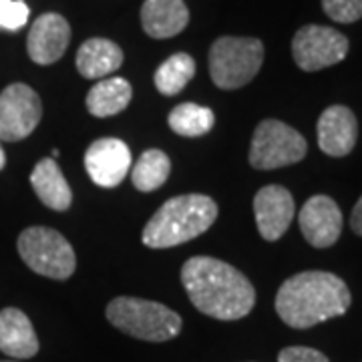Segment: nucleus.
<instances>
[{
	"label": "nucleus",
	"instance_id": "nucleus-1",
	"mask_svg": "<svg viewBox=\"0 0 362 362\" xmlns=\"http://www.w3.org/2000/svg\"><path fill=\"white\" fill-rule=\"evenodd\" d=\"M181 282L195 308L216 320H240L256 304V290L228 262L195 256L181 268Z\"/></svg>",
	"mask_w": 362,
	"mask_h": 362
},
{
	"label": "nucleus",
	"instance_id": "nucleus-2",
	"mask_svg": "<svg viewBox=\"0 0 362 362\" xmlns=\"http://www.w3.org/2000/svg\"><path fill=\"white\" fill-rule=\"evenodd\" d=\"M352 296L346 282L330 272H300L278 288L276 312L290 328L306 330L346 314Z\"/></svg>",
	"mask_w": 362,
	"mask_h": 362
},
{
	"label": "nucleus",
	"instance_id": "nucleus-3",
	"mask_svg": "<svg viewBox=\"0 0 362 362\" xmlns=\"http://www.w3.org/2000/svg\"><path fill=\"white\" fill-rule=\"evenodd\" d=\"M218 218V206L202 194L168 199L143 228V244L153 250L173 247L206 233Z\"/></svg>",
	"mask_w": 362,
	"mask_h": 362
},
{
	"label": "nucleus",
	"instance_id": "nucleus-4",
	"mask_svg": "<svg viewBox=\"0 0 362 362\" xmlns=\"http://www.w3.org/2000/svg\"><path fill=\"white\" fill-rule=\"evenodd\" d=\"M105 314L117 330L147 342L171 340L180 334L183 326L177 312L168 308L165 304L143 298H115L109 302Z\"/></svg>",
	"mask_w": 362,
	"mask_h": 362
},
{
	"label": "nucleus",
	"instance_id": "nucleus-5",
	"mask_svg": "<svg viewBox=\"0 0 362 362\" xmlns=\"http://www.w3.org/2000/svg\"><path fill=\"white\" fill-rule=\"evenodd\" d=\"M264 63V45L254 37H221L209 49V77L216 87L240 89L252 83Z\"/></svg>",
	"mask_w": 362,
	"mask_h": 362
},
{
	"label": "nucleus",
	"instance_id": "nucleus-6",
	"mask_svg": "<svg viewBox=\"0 0 362 362\" xmlns=\"http://www.w3.org/2000/svg\"><path fill=\"white\" fill-rule=\"evenodd\" d=\"M18 254L26 266L52 280H66L75 274V250L63 233L45 226L26 228L18 235Z\"/></svg>",
	"mask_w": 362,
	"mask_h": 362
},
{
	"label": "nucleus",
	"instance_id": "nucleus-7",
	"mask_svg": "<svg viewBox=\"0 0 362 362\" xmlns=\"http://www.w3.org/2000/svg\"><path fill=\"white\" fill-rule=\"evenodd\" d=\"M308 151V143L302 133L278 119H264L259 123L250 147V165L270 171L302 161Z\"/></svg>",
	"mask_w": 362,
	"mask_h": 362
},
{
	"label": "nucleus",
	"instance_id": "nucleus-8",
	"mask_svg": "<svg viewBox=\"0 0 362 362\" xmlns=\"http://www.w3.org/2000/svg\"><path fill=\"white\" fill-rule=\"evenodd\" d=\"M349 39L337 28L322 25L302 26L292 40V57L302 71L314 73L338 65L349 54Z\"/></svg>",
	"mask_w": 362,
	"mask_h": 362
},
{
	"label": "nucleus",
	"instance_id": "nucleus-9",
	"mask_svg": "<svg viewBox=\"0 0 362 362\" xmlns=\"http://www.w3.org/2000/svg\"><path fill=\"white\" fill-rule=\"evenodd\" d=\"M42 103L37 90L13 83L0 93V141H21L37 129Z\"/></svg>",
	"mask_w": 362,
	"mask_h": 362
},
{
	"label": "nucleus",
	"instance_id": "nucleus-10",
	"mask_svg": "<svg viewBox=\"0 0 362 362\" xmlns=\"http://www.w3.org/2000/svg\"><path fill=\"white\" fill-rule=\"evenodd\" d=\"M85 169L99 187H117L131 169V151L127 143L115 137H103L85 151Z\"/></svg>",
	"mask_w": 362,
	"mask_h": 362
},
{
	"label": "nucleus",
	"instance_id": "nucleus-11",
	"mask_svg": "<svg viewBox=\"0 0 362 362\" xmlns=\"http://www.w3.org/2000/svg\"><path fill=\"white\" fill-rule=\"evenodd\" d=\"M304 240L314 247L334 246L342 233V211L328 195H312L298 214Z\"/></svg>",
	"mask_w": 362,
	"mask_h": 362
},
{
	"label": "nucleus",
	"instance_id": "nucleus-12",
	"mask_svg": "<svg viewBox=\"0 0 362 362\" xmlns=\"http://www.w3.org/2000/svg\"><path fill=\"white\" fill-rule=\"evenodd\" d=\"M294 197L282 185H266L254 197V216L266 242L280 240L294 220Z\"/></svg>",
	"mask_w": 362,
	"mask_h": 362
},
{
	"label": "nucleus",
	"instance_id": "nucleus-13",
	"mask_svg": "<svg viewBox=\"0 0 362 362\" xmlns=\"http://www.w3.org/2000/svg\"><path fill=\"white\" fill-rule=\"evenodd\" d=\"M71 40V26L65 16L57 13H45L33 23L26 39V51L33 63L52 65L63 54Z\"/></svg>",
	"mask_w": 362,
	"mask_h": 362
},
{
	"label": "nucleus",
	"instance_id": "nucleus-14",
	"mask_svg": "<svg viewBox=\"0 0 362 362\" xmlns=\"http://www.w3.org/2000/svg\"><path fill=\"white\" fill-rule=\"evenodd\" d=\"M318 147L326 156L346 157L358 139L356 115L344 105H332L324 109L316 125Z\"/></svg>",
	"mask_w": 362,
	"mask_h": 362
},
{
	"label": "nucleus",
	"instance_id": "nucleus-15",
	"mask_svg": "<svg viewBox=\"0 0 362 362\" xmlns=\"http://www.w3.org/2000/svg\"><path fill=\"white\" fill-rule=\"evenodd\" d=\"M189 23V11L183 0H145L141 26L151 39H171Z\"/></svg>",
	"mask_w": 362,
	"mask_h": 362
},
{
	"label": "nucleus",
	"instance_id": "nucleus-16",
	"mask_svg": "<svg viewBox=\"0 0 362 362\" xmlns=\"http://www.w3.org/2000/svg\"><path fill=\"white\" fill-rule=\"evenodd\" d=\"M0 350L13 358H33L39 352V338L25 312L0 310Z\"/></svg>",
	"mask_w": 362,
	"mask_h": 362
},
{
	"label": "nucleus",
	"instance_id": "nucleus-17",
	"mask_svg": "<svg viewBox=\"0 0 362 362\" xmlns=\"http://www.w3.org/2000/svg\"><path fill=\"white\" fill-rule=\"evenodd\" d=\"M30 185L40 202L54 211H65L73 204L71 187H69L59 163L52 157L40 159L35 165L33 173H30Z\"/></svg>",
	"mask_w": 362,
	"mask_h": 362
},
{
	"label": "nucleus",
	"instance_id": "nucleus-18",
	"mask_svg": "<svg viewBox=\"0 0 362 362\" xmlns=\"http://www.w3.org/2000/svg\"><path fill=\"white\" fill-rule=\"evenodd\" d=\"M123 65L121 47L109 39L85 40L77 51V71L85 78H105Z\"/></svg>",
	"mask_w": 362,
	"mask_h": 362
},
{
	"label": "nucleus",
	"instance_id": "nucleus-19",
	"mask_svg": "<svg viewBox=\"0 0 362 362\" xmlns=\"http://www.w3.org/2000/svg\"><path fill=\"white\" fill-rule=\"evenodd\" d=\"M133 97L129 81L121 77L101 78L87 95V109L95 117H111L121 113Z\"/></svg>",
	"mask_w": 362,
	"mask_h": 362
},
{
	"label": "nucleus",
	"instance_id": "nucleus-20",
	"mask_svg": "<svg viewBox=\"0 0 362 362\" xmlns=\"http://www.w3.org/2000/svg\"><path fill=\"white\" fill-rule=\"evenodd\" d=\"M195 61L187 52H175L169 59H165L156 71V89L165 95L173 97L185 89V85L194 78Z\"/></svg>",
	"mask_w": 362,
	"mask_h": 362
},
{
	"label": "nucleus",
	"instance_id": "nucleus-21",
	"mask_svg": "<svg viewBox=\"0 0 362 362\" xmlns=\"http://www.w3.org/2000/svg\"><path fill=\"white\" fill-rule=\"evenodd\" d=\"M169 127L181 137H202L216 125V115L211 109L195 103L177 105L168 119Z\"/></svg>",
	"mask_w": 362,
	"mask_h": 362
},
{
	"label": "nucleus",
	"instance_id": "nucleus-22",
	"mask_svg": "<svg viewBox=\"0 0 362 362\" xmlns=\"http://www.w3.org/2000/svg\"><path fill=\"white\" fill-rule=\"evenodd\" d=\"M169 171H171L169 157L161 149H149L137 159L131 180L139 192H156L168 181Z\"/></svg>",
	"mask_w": 362,
	"mask_h": 362
},
{
	"label": "nucleus",
	"instance_id": "nucleus-23",
	"mask_svg": "<svg viewBox=\"0 0 362 362\" xmlns=\"http://www.w3.org/2000/svg\"><path fill=\"white\" fill-rule=\"evenodd\" d=\"M322 8L334 23L342 25L362 18V0H322Z\"/></svg>",
	"mask_w": 362,
	"mask_h": 362
},
{
	"label": "nucleus",
	"instance_id": "nucleus-24",
	"mask_svg": "<svg viewBox=\"0 0 362 362\" xmlns=\"http://www.w3.org/2000/svg\"><path fill=\"white\" fill-rule=\"evenodd\" d=\"M28 6L23 0H0V28L18 30L28 23Z\"/></svg>",
	"mask_w": 362,
	"mask_h": 362
},
{
	"label": "nucleus",
	"instance_id": "nucleus-25",
	"mask_svg": "<svg viewBox=\"0 0 362 362\" xmlns=\"http://www.w3.org/2000/svg\"><path fill=\"white\" fill-rule=\"evenodd\" d=\"M278 362H330L320 350L308 349V346H288L280 350Z\"/></svg>",
	"mask_w": 362,
	"mask_h": 362
},
{
	"label": "nucleus",
	"instance_id": "nucleus-26",
	"mask_svg": "<svg viewBox=\"0 0 362 362\" xmlns=\"http://www.w3.org/2000/svg\"><path fill=\"white\" fill-rule=\"evenodd\" d=\"M350 228L356 235L362 238V197L356 202V206L352 207V214H350Z\"/></svg>",
	"mask_w": 362,
	"mask_h": 362
},
{
	"label": "nucleus",
	"instance_id": "nucleus-27",
	"mask_svg": "<svg viewBox=\"0 0 362 362\" xmlns=\"http://www.w3.org/2000/svg\"><path fill=\"white\" fill-rule=\"evenodd\" d=\"M6 165V153H4V149H2V143H0V171L4 169Z\"/></svg>",
	"mask_w": 362,
	"mask_h": 362
},
{
	"label": "nucleus",
	"instance_id": "nucleus-28",
	"mask_svg": "<svg viewBox=\"0 0 362 362\" xmlns=\"http://www.w3.org/2000/svg\"><path fill=\"white\" fill-rule=\"evenodd\" d=\"M0 362H13V361H0Z\"/></svg>",
	"mask_w": 362,
	"mask_h": 362
}]
</instances>
